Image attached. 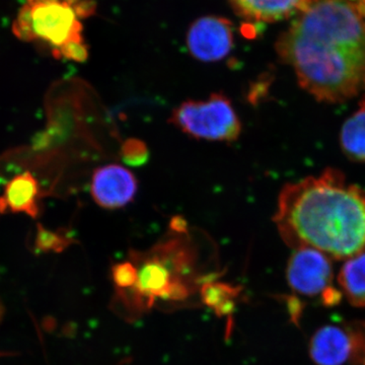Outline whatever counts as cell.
<instances>
[{"instance_id":"1","label":"cell","mask_w":365,"mask_h":365,"mask_svg":"<svg viewBox=\"0 0 365 365\" xmlns=\"http://www.w3.org/2000/svg\"><path fill=\"white\" fill-rule=\"evenodd\" d=\"M276 51L317 100L343 103L365 91V16L355 0H309Z\"/></svg>"},{"instance_id":"2","label":"cell","mask_w":365,"mask_h":365,"mask_svg":"<svg viewBox=\"0 0 365 365\" xmlns=\"http://www.w3.org/2000/svg\"><path fill=\"white\" fill-rule=\"evenodd\" d=\"M274 222L292 249L349 259L365 249V192L337 170L284 186Z\"/></svg>"},{"instance_id":"3","label":"cell","mask_w":365,"mask_h":365,"mask_svg":"<svg viewBox=\"0 0 365 365\" xmlns=\"http://www.w3.org/2000/svg\"><path fill=\"white\" fill-rule=\"evenodd\" d=\"M90 0H26L14 24V33L26 42L44 43L58 58L72 43L83 42L79 19L90 16Z\"/></svg>"},{"instance_id":"4","label":"cell","mask_w":365,"mask_h":365,"mask_svg":"<svg viewBox=\"0 0 365 365\" xmlns=\"http://www.w3.org/2000/svg\"><path fill=\"white\" fill-rule=\"evenodd\" d=\"M134 294L146 299L151 306L155 299L179 300L186 299L188 290L175 281V268L188 265L191 253L186 242L172 239L158 244L146 254L138 255Z\"/></svg>"},{"instance_id":"5","label":"cell","mask_w":365,"mask_h":365,"mask_svg":"<svg viewBox=\"0 0 365 365\" xmlns=\"http://www.w3.org/2000/svg\"><path fill=\"white\" fill-rule=\"evenodd\" d=\"M170 122L196 139L232 143L241 135L242 123L230 98L212 93L204 101L189 100L173 112Z\"/></svg>"},{"instance_id":"6","label":"cell","mask_w":365,"mask_h":365,"mask_svg":"<svg viewBox=\"0 0 365 365\" xmlns=\"http://www.w3.org/2000/svg\"><path fill=\"white\" fill-rule=\"evenodd\" d=\"M330 259V257L318 250H294L287 269V282L290 288L297 294L307 297L322 294L327 287H330L333 279Z\"/></svg>"},{"instance_id":"7","label":"cell","mask_w":365,"mask_h":365,"mask_svg":"<svg viewBox=\"0 0 365 365\" xmlns=\"http://www.w3.org/2000/svg\"><path fill=\"white\" fill-rule=\"evenodd\" d=\"M187 47L194 58L202 62L225 58L234 48L232 24L220 16L198 19L187 33Z\"/></svg>"},{"instance_id":"8","label":"cell","mask_w":365,"mask_h":365,"mask_svg":"<svg viewBox=\"0 0 365 365\" xmlns=\"http://www.w3.org/2000/svg\"><path fill=\"white\" fill-rule=\"evenodd\" d=\"M138 184L135 176L123 165L111 163L93 173L91 193L98 206L105 209L124 207L132 202Z\"/></svg>"},{"instance_id":"9","label":"cell","mask_w":365,"mask_h":365,"mask_svg":"<svg viewBox=\"0 0 365 365\" xmlns=\"http://www.w3.org/2000/svg\"><path fill=\"white\" fill-rule=\"evenodd\" d=\"M349 331L337 326L319 329L309 342V356L317 365H343L351 357Z\"/></svg>"},{"instance_id":"10","label":"cell","mask_w":365,"mask_h":365,"mask_svg":"<svg viewBox=\"0 0 365 365\" xmlns=\"http://www.w3.org/2000/svg\"><path fill=\"white\" fill-rule=\"evenodd\" d=\"M235 13L253 23H275L295 16L309 0H228Z\"/></svg>"},{"instance_id":"11","label":"cell","mask_w":365,"mask_h":365,"mask_svg":"<svg viewBox=\"0 0 365 365\" xmlns=\"http://www.w3.org/2000/svg\"><path fill=\"white\" fill-rule=\"evenodd\" d=\"M39 195V182L30 172L18 175L7 182L0 196V213H26L36 218L40 210Z\"/></svg>"},{"instance_id":"12","label":"cell","mask_w":365,"mask_h":365,"mask_svg":"<svg viewBox=\"0 0 365 365\" xmlns=\"http://www.w3.org/2000/svg\"><path fill=\"white\" fill-rule=\"evenodd\" d=\"M338 281L352 306L365 307V249L346 261Z\"/></svg>"},{"instance_id":"13","label":"cell","mask_w":365,"mask_h":365,"mask_svg":"<svg viewBox=\"0 0 365 365\" xmlns=\"http://www.w3.org/2000/svg\"><path fill=\"white\" fill-rule=\"evenodd\" d=\"M340 138L343 153L350 160L365 163V95L359 109L346 120Z\"/></svg>"},{"instance_id":"14","label":"cell","mask_w":365,"mask_h":365,"mask_svg":"<svg viewBox=\"0 0 365 365\" xmlns=\"http://www.w3.org/2000/svg\"><path fill=\"white\" fill-rule=\"evenodd\" d=\"M237 295L235 288L220 283H209L202 288L204 302L220 314H227L234 309V299Z\"/></svg>"},{"instance_id":"15","label":"cell","mask_w":365,"mask_h":365,"mask_svg":"<svg viewBox=\"0 0 365 365\" xmlns=\"http://www.w3.org/2000/svg\"><path fill=\"white\" fill-rule=\"evenodd\" d=\"M148 158V148L143 141L135 138L125 141L122 146V158L125 163L137 167L145 163Z\"/></svg>"},{"instance_id":"16","label":"cell","mask_w":365,"mask_h":365,"mask_svg":"<svg viewBox=\"0 0 365 365\" xmlns=\"http://www.w3.org/2000/svg\"><path fill=\"white\" fill-rule=\"evenodd\" d=\"M351 337L352 351L350 362L352 365L364 364L365 359V325L355 323L346 327Z\"/></svg>"},{"instance_id":"17","label":"cell","mask_w":365,"mask_h":365,"mask_svg":"<svg viewBox=\"0 0 365 365\" xmlns=\"http://www.w3.org/2000/svg\"><path fill=\"white\" fill-rule=\"evenodd\" d=\"M115 284L121 289H131L137 280V269L132 262H123L113 269Z\"/></svg>"},{"instance_id":"18","label":"cell","mask_w":365,"mask_h":365,"mask_svg":"<svg viewBox=\"0 0 365 365\" xmlns=\"http://www.w3.org/2000/svg\"><path fill=\"white\" fill-rule=\"evenodd\" d=\"M287 307L290 317H292V321L295 325H299V319L302 318V311L304 309V304L297 297H288Z\"/></svg>"},{"instance_id":"19","label":"cell","mask_w":365,"mask_h":365,"mask_svg":"<svg viewBox=\"0 0 365 365\" xmlns=\"http://www.w3.org/2000/svg\"><path fill=\"white\" fill-rule=\"evenodd\" d=\"M322 300L326 307H334L339 304L341 299H342V294L340 290L336 289L335 287H327L323 292H322Z\"/></svg>"},{"instance_id":"20","label":"cell","mask_w":365,"mask_h":365,"mask_svg":"<svg viewBox=\"0 0 365 365\" xmlns=\"http://www.w3.org/2000/svg\"><path fill=\"white\" fill-rule=\"evenodd\" d=\"M355 1H356L357 6H359L360 11L365 16V0H355Z\"/></svg>"},{"instance_id":"21","label":"cell","mask_w":365,"mask_h":365,"mask_svg":"<svg viewBox=\"0 0 365 365\" xmlns=\"http://www.w3.org/2000/svg\"><path fill=\"white\" fill-rule=\"evenodd\" d=\"M364 365H365V359H364Z\"/></svg>"}]
</instances>
